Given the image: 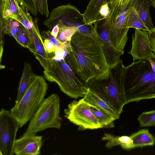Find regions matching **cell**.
Wrapping results in <instances>:
<instances>
[{"mask_svg":"<svg viewBox=\"0 0 155 155\" xmlns=\"http://www.w3.org/2000/svg\"><path fill=\"white\" fill-rule=\"evenodd\" d=\"M18 8L19 10L18 18L20 21L19 23L24 27L31 41L30 51L33 53L35 52L33 30L38 25V19L35 17L34 19L33 18L28 9L19 0H18Z\"/></svg>","mask_w":155,"mask_h":155,"instance_id":"14","label":"cell"},{"mask_svg":"<svg viewBox=\"0 0 155 155\" xmlns=\"http://www.w3.org/2000/svg\"><path fill=\"white\" fill-rule=\"evenodd\" d=\"M64 117L78 126L79 130L101 128L97 118L92 112L90 104L83 97L73 100L64 110Z\"/></svg>","mask_w":155,"mask_h":155,"instance_id":"9","label":"cell"},{"mask_svg":"<svg viewBox=\"0 0 155 155\" xmlns=\"http://www.w3.org/2000/svg\"><path fill=\"white\" fill-rule=\"evenodd\" d=\"M43 136L36 134L25 132L16 139L13 152L17 155H38L43 144Z\"/></svg>","mask_w":155,"mask_h":155,"instance_id":"13","label":"cell"},{"mask_svg":"<svg viewBox=\"0 0 155 155\" xmlns=\"http://www.w3.org/2000/svg\"><path fill=\"white\" fill-rule=\"evenodd\" d=\"M17 43L24 48L31 49V41L24 27L21 24L18 28H15Z\"/></svg>","mask_w":155,"mask_h":155,"instance_id":"24","label":"cell"},{"mask_svg":"<svg viewBox=\"0 0 155 155\" xmlns=\"http://www.w3.org/2000/svg\"><path fill=\"white\" fill-rule=\"evenodd\" d=\"M48 88L43 77L36 75L20 100L10 110L20 128L30 120L36 111L45 99Z\"/></svg>","mask_w":155,"mask_h":155,"instance_id":"5","label":"cell"},{"mask_svg":"<svg viewBox=\"0 0 155 155\" xmlns=\"http://www.w3.org/2000/svg\"><path fill=\"white\" fill-rule=\"evenodd\" d=\"M154 1H155V0H154Z\"/></svg>","mask_w":155,"mask_h":155,"instance_id":"37","label":"cell"},{"mask_svg":"<svg viewBox=\"0 0 155 155\" xmlns=\"http://www.w3.org/2000/svg\"><path fill=\"white\" fill-rule=\"evenodd\" d=\"M102 140L107 141L105 147L108 148L117 146H120L124 150H130L135 148L130 136H116L110 134L105 133Z\"/></svg>","mask_w":155,"mask_h":155,"instance_id":"20","label":"cell"},{"mask_svg":"<svg viewBox=\"0 0 155 155\" xmlns=\"http://www.w3.org/2000/svg\"><path fill=\"white\" fill-rule=\"evenodd\" d=\"M125 66L120 59L87 84L88 88L100 96L120 116L126 104L123 93Z\"/></svg>","mask_w":155,"mask_h":155,"instance_id":"3","label":"cell"},{"mask_svg":"<svg viewBox=\"0 0 155 155\" xmlns=\"http://www.w3.org/2000/svg\"><path fill=\"white\" fill-rule=\"evenodd\" d=\"M58 27L59 31L57 38L62 42H70L72 37L78 31L75 27L68 26L64 25Z\"/></svg>","mask_w":155,"mask_h":155,"instance_id":"25","label":"cell"},{"mask_svg":"<svg viewBox=\"0 0 155 155\" xmlns=\"http://www.w3.org/2000/svg\"><path fill=\"white\" fill-rule=\"evenodd\" d=\"M123 93L126 104L155 98V58L125 66Z\"/></svg>","mask_w":155,"mask_h":155,"instance_id":"2","label":"cell"},{"mask_svg":"<svg viewBox=\"0 0 155 155\" xmlns=\"http://www.w3.org/2000/svg\"><path fill=\"white\" fill-rule=\"evenodd\" d=\"M28 9L32 15L36 16L38 12L35 0H19Z\"/></svg>","mask_w":155,"mask_h":155,"instance_id":"29","label":"cell"},{"mask_svg":"<svg viewBox=\"0 0 155 155\" xmlns=\"http://www.w3.org/2000/svg\"><path fill=\"white\" fill-rule=\"evenodd\" d=\"M70 44L71 50L65 59L86 83L109 67L102 43L98 38L78 31Z\"/></svg>","mask_w":155,"mask_h":155,"instance_id":"1","label":"cell"},{"mask_svg":"<svg viewBox=\"0 0 155 155\" xmlns=\"http://www.w3.org/2000/svg\"><path fill=\"white\" fill-rule=\"evenodd\" d=\"M130 136L135 148L152 146L155 144V138L148 129L140 130Z\"/></svg>","mask_w":155,"mask_h":155,"instance_id":"21","label":"cell"},{"mask_svg":"<svg viewBox=\"0 0 155 155\" xmlns=\"http://www.w3.org/2000/svg\"><path fill=\"white\" fill-rule=\"evenodd\" d=\"M43 23L50 29L57 25L75 27L81 32L100 40L94 25L87 24L83 14L76 7L70 4L54 9Z\"/></svg>","mask_w":155,"mask_h":155,"instance_id":"7","label":"cell"},{"mask_svg":"<svg viewBox=\"0 0 155 155\" xmlns=\"http://www.w3.org/2000/svg\"><path fill=\"white\" fill-rule=\"evenodd\" d=\"M44 45L46 50L50 54L55 53L56 46L50 41L48 39L44 40Z\"/></svg>","mask_w":155,"mask_h":155,"instance_id":"32","label":"cell"},{"mask_svg":"<svg viewBox=\"0 0 155 155\" xmlns=\"http://www.w3.org/2000/svg\"><path fill=\"white\" fill-rule=\"evenodd\" d=\"M43 73L47 81L57 83L61 91L71 97H83L87 91V83L65 58L57 60L53 57L49 68Z\"/></svg>","mask_w":155,"mask_h":155,"instance_id":"4","label":"cell"},{"mask_svg":"<svg viewBox=\"0 0 155 155\" xmlns=\"http://www.w3.org/2000/svg\"><path fill=\"white\" fill-rule=\"evenodd\" d=\"M138 120L140 127L155 126V110L143 112Z\"/></svg>","mask_w":155,"mask_h":155,"instance_id":"26","label":"cell"},{"mask_svg":"<svg viewBox=\"0 0 155 155\" xmlns=\"http://www.w3.org/2000/svg\"><path fill=\"white\" fill-rule=\"evenodd\" d=\"M93 25L102 42L103 51L109 66L115 64L124 54L114 49L111 44L109 15L107 18L99 19Z\"/></svg>","mask_w":155,"mask_h":155,"instance_id":"11","label":"cell"},{"mask_svg":"<svg viewBox=\"0 0 155 155\" xmlns=\"http://www.w3.org/2000/svg\"><path fill=\"white\" fill-rule=\"evenodd\" d=\"M151 5L153 4L151 0H133L132 5V8L148 29L149 33L155 29L150 13Z\"/></svg>","mask_w":155,"mask_h":155,"instance_id":"16","label":"cell"},{"mask_svg":"<svg viewBox=\"0 0 155 155\" xmlns=\"http://www.w3.org/2000/svg\"><path fill=\"white\" fill-rule=\"evenodd\" d=\"M19 123L9 111L4 108L0 112V153L13 155L14 146Z\"/></svg>","mask_w":155,"mask_h":155,"instance_id":"10","label":"cell"},{"mask_svg":"<svg viewBox=\"0 0 155 155\" xmlns=\"http://www.w3.org/2000/svg\"><path fill=\"white\" fill-rule=\"evenodd\" d=\"M117 0H90L84 13L83 14L87 23L93 25L99 19V10L104 3L110 5L117 3Z\"/></svg>","mask_w":155,"mask_h":155,"instance_id":"17","label":"cell"},{"mask_svg":"<svg viewBox=\"0 0 155 155\" xmlns=\"http://www.w3.org/2000/svg\"><path fill=\"white\" fill-rule=\"evenodd\" d=\"M109 4L107 3H103L99 10V17L98 20L102 18H107L109 14Z\"/></svg>","mask_w":155,"mask_h":155,"instance_id":"31","label":"cell"},{"mask_svg":"<svg viewBox=\"0 0 155 155\" xmlns=\"http://www.w3.org/2000/svg\"><path fill=\"white\" fill-rule=\"evenodd\" d=\"M90 108L93 114L97 120L101 128H111L114 126L115 118L98 107L90 104Z\"/></svg>","mask_w":155,"mask_h":155,"instance_id":"22","label":"cell"},{"mask_svg":"<svg viewBox=\"0 0 155 155\" xmlns=\"http://www.w3.org/2000/svg\"><path fill=\"white\" fill-rule=\"evenodd\" d=\"M13 24L15 28H18L20 26V23L17 21L15 20H14Z\"/></svg>","mask_w":155,"mask_h":155,"instance_id":"36","label":"cell"},{"mask_svg":"<svg viewBox=\"0 0 155 155\" xmlns=\"http://www.w3.org/2000/svg\"><path fill=\"white\" fill-rule=\"evenodd\" d=\"M126 21L129 28L142 30L149 32L148 29L132 8V5L128 13Z\"/></svg>","mask_w":155,"mask_h":155,"instance_id":"23","label":"cell"},{"mask_svg":"<svg viewBox=\"0 0 155 155\" xmlns=\"http://www.w3.org/2000/svg\"><path fill=\"white\" fill-rule=\"evenodd\" d=\"M35 75L32 71L31 65L28 63L25 62L15 104L17 103L20 100Z\"/></svg>","mask_w":155,"mask_h":155,"instance_id":"18","label":"cell"},{"mask_svg":"<svg viewBox=\"0 0 155 155\" xmlns=\"http://www.w3.org/2000/svg\"><path fill=\"white\" fill-rule=\"evenodd\" d=\"M149 36L153 51L155 54V29L149 33Z\"/></svg>","mask_w":155,"mask_h":155,"instance_id":"33","label":"cell"},{"mask_svg":"<svg viewBox=\"0 0 155 155\" xmlns=\"http://www.w3.org/2000/svg\"><path fill=\"white\" fill-rule=\"evenodd\" d=\"M132 0H117V3L118 5L124 7Z\"/></svg>","mask_w":155,"mask_h":155,"instance_id":"35","label":"cell"},{"mask_svg":"<svg viewBox=\"0 0 155 155\" xmlns=\"http://www.w3.org/2000/svg\"><path fill=\"white\" fill-rule=\"evenodd\" d=\"M8 1L11 10L15 18V20L20 23V21L18 18L19 14L18 0H8Z\"/></svg>","mask_w":155,"mask_h":155,"instance_id":"30","label":"cell"},{"mask_svg":"<svg viewBox=\"0 0 155 155\" xmlns=\"http://www.w3.org/2000/svg\"><path fill=\"white\" fill-rule=\"evenodd\" d=\"M0 17L5 19L11 18L15 20L11 10L8 0H0Z\"/></svg>","mask_w":155,"mask_h":155,"instance_id":"27","label":"cell"},{"mask_svg":"<svg viewBox=\"0 0 155 155\" xmlns=\"http://www.w3.org/2000/svg\"><path fill=\"white\" fill-rule=\"evenodd\" d=\"M133 0L123 7L117 4L113 5L109 4L110 42L114 49L123 54L128 40L127 33L129 29L127 23L126 18Z\"/></svg>","mask_w":155,"mask_h":155,"instance_id":"8","label":"cell"},{"mask_svg":"<svg viewBox=\"0 0 155 155\" xmlns=\"http://www.w3.org/2000/svg\"><path fill=\"white\" fill-rule=\"evenodd\" d=\"M60 109V99L57 94L45 98L30 120L25 132L36 134L48 128L59 129L62 121Z\"/></svg>","mask_w":155,"mask_h":155,"instance_id":"6","label":"cell"},{"mask_svg":"<svg viewBox=\"0 0 155 155\" xmlns=\"http://www.w3.org/2000/svg\"><path fill=\"white\" fill-rule=\"evenodd\" d=\"M38 12L48 18L50 15L47 0H35Z\"/></svg>","mask_w":155,"mask_h":155,"instance_id":"28","label":"cell"},{"mask_svg":"<svg viewBox=\"0 0 155 155\" xmlns=\"http://www.w3.org/2000/svg\"><path fill=\"white\" fill-rule=\"evenodd\" d=\"M33 35L35 52L33 54L44 70H47L54 56L51 55L46 50L38 25L33 30Z\"/></svg>","mask_w":155,"mask_h":155,"instance_id":"15","label":"cell"},{"mask_svg":"<svg viewBox=\"0 0 155 155\" xmlns=\"http://www.w3.org/2000/svg\"><path fill=\"white\" fill-rule=\"evenodd\" d=\"M59 31V27L58 25L54 26L51 31V35L54 38H57Z\"/></svg>","mask_w":155,"mask_h":155,"instance_id":"34","label":"cell"},{"mask_svg":"<svg viewBox=\"0 0 155 155\" xmlns=\"http://www.w3.org/2000/svg\"><path fill=\"white\" fill-rule=\"evenodd\" d=\"M83 98L90 104L100 108L116 120L119 118L120 116L100 96L89 88H88Z\"/></svg>","mask_w":155,"mask_h":155,"instance_id":"19","label":"cell"},{"mask_svg":"<svg viewBox=\"0 0 155 155\" xmlns=\"http://www.w3.org/2000/svg\"><path fill=\"white\" fill-rule=\"evenodd\" d=\"M128 54L132 56L133 61L155 58L148 31L135 29L134 34L132 35V47Z\"/></svg>","mask_w":155,"mask_h":155,"instance_id":"12","label":"cell"}]
</instances>
